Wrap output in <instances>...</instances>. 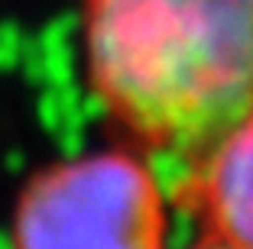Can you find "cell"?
Wrapping results in <instances>:
<instances>
[{
	"instance_id": "cell-1",
	"label": "cell",
	"mask_w": 253,
	"mask_h": 249,
	"mask_svg": "<svg viewBox=\"0 0 253 249\" xmlns=\"http://www.w3.org/2000/svg\"><path fill=\"white\" fill-rule=\"evenodd\" d=\"M84 45L101 101L185 181L253 113V0H88Z\"/></svg>"
},
{
	"instance_id": "cell-2",
	"label": "cell",
	"mask_w": 253,
	"mask_h": 249,
	"mask_svg": "<svg viewBox=\"0 0 253 249\" xmlns=\"http://www.w3.org/2000/svg\"><path fill=\"white\" fill-rule=\"evenodd\" d=\"M16 249H166L159 178L126 152L45 172L20 201Z\"/></svg>"
},
{
	"instance_id": "cell-3",
	"label": "cell",
	"mask_w": 253,
	"mask_h": 249,
	"mask_svg": "<svg viewBox=\"0 0 253 249\" xmlns=\"http://www.w3.org/2000/svg\"><path fill=\"white\" fill-rule=\"evenodd\" d=\"M185 191L211 240L253 249V113L195 165Z\"/></svg>"
},
{
	"instance_id": "cell-4",
	"label": "cell",
	"mask_w": 253,
	"mask_h": 249,
	"mask_svg": "<svg viewBox=\"0 0 253 249\" xmlns=\"http://www.w3.org/2000/svg\"><path fill=\"white\" fill-rule=\"evenodd\" d=\"M198 249H234V246H224V243H214V240H211V243H205V246H198Z\"/></svg>"
}]
</instances>
